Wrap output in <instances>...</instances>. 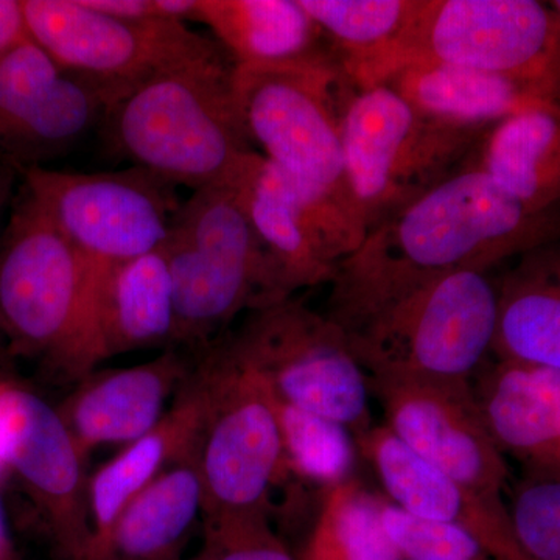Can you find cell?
Returning <instances> with one entry per match:
<instances>
[{
	"label": "cell",
	"mask_w": 560,
	"mask_h": 560,
	"mask_svg": "<svg viewBox=\"0 0 560 560\" xmlns=\"http://www.w3.org/2000/svg\"><path fill=\"white\" fill-rule=\"evenodd\" d=\"M560 241V209L528 212L480 168H466L366 232L338 265L326 315L349 331L442 276L490 268Z\"/></svg>",
	"instance_id": "6da1fadb"
},
{
	"label": "cell",
	"mask_w": 560,
	"mask_h": 560,
	"mask_svg": "<svg viewBox=\"0 0 560 560\" xmlns=\"http://www.w3.org/2000/svg\"><path fill=\"white\" fill-rule=\"evenodd\" d=\"M226 51L140 84L110 108L109 143L132 167L191 191L235 186L254 154L243 128Z\"/></svg>",
	"instance_id": "7a4b0ae2"
},
{
	"label": "cell",
	"mask_w": 560,
	"mask_h": 560,
	"mask_svg": "<svg viewBox=\"0 0 560 560\" xmlns=\"http://www.w3.org/2000/svg\"><path fill=\"white\" fill-rule=\"evenodd\" d=\"M164 250L178 348L202 352L238 316L285 301L237 186L191 191L176 213Z\"/></svg>",
	"instance_id": "3957f363"
},
{
	"label": "cell",
	"mask_w": 560,
	"mask_h": 560,
	"mask_svg": "<svg viewBox=\"0 0 560 560\" xmlns=\"http://www.w3.org/2000/svg\"><path fill=\"white\" fill-rule=\"evenodd\" d=\"M499 285L489 271L431 280L389 302L348 335L370 381L470 382L492 353Z\"/></svg>",
	"instance_id": "277c9868"
},
{
	"label": "cell",
	"mask_w": 560,
	"mask_h": 560,
	"mask_svg": "<svg viewBox=\"0 0 560 560\" xmlns=\"http://www.w3.org/2000/svg\"><path fill=\"white\" fill-rule=\"evenodd\" d=\"M0 329L73 381L97 368L79 254L24 186L0 235Z\"/></svg>",
	"instance_id": "5b68a950"
},
{
	"label": "cell",
	"mask_w": 560,
	"mask_h": 560,
	"mask_svg": "<svg viewBox=\"0 0 560 560\" xmlns=\"http://www.w3.org/2000/svg\"><path fill=\"white\" fill-rule=\"evenodd\" d=\"M232 91L253 149L259 147L265 160L302 186L357 212L346 183L341 127L359 88L334 51L276 65H235Z\"/></svg>",
	"instance_id": "8992f818"
},
{
	"label": "cell",
	"mask_w": 560,
	"mask_h": 560,
	"mask_svg": "<svg viewBox=\"0 0 560 560\" xmlns=\"http://www.w3.org/2000/svg\"><path fill=\"white\" fill-rule=\"evenodd\" d=\"M489 128L434 119L386 84L357 91L342 117V160L366 230L466 168Z\"/></svg>",
	"instance_id": "52a82bcc"
},
{
	"label": "cell",
	"mask_w": 560,
	"mask_h": 560,
	"mask_svg": "<svg viewBox=\"0 0 560 560\" xmlns=\"http://www.w3.org/2000/svg\"><path fill=\"white\" fill-rule=\"evenodd\" d=\"M20 173L25 189L79 254L95 349L103 279L117 265L165 245L183 205L178 187L139 167L105 173L31 167Z\"/></svg>",
	"instance_id": "ba28073f"
},
{
	"label": "cell",
	"mask_w": 560,
	"mask_h": 560,
	"mask_svg": "<svg viewBox=\"0 0 560 560\" xmlns=\"http://www.w3.org/2000/svg\"><path fill=\"white\" fill-rule=\"evenodd\" d=\"M206 410L194 455L205 514L267 512L287 475L278 397L261 375L217 340L198 353Z\"/></svg>",
	"instance_id": "9c48e42d"
},
{
	"label": "cell",
	"mask_w": 560,
	"mask_h": 560,
	"mask_svg": "<svg viewBox=\"0 0 560 560\" xmlns=\"http://www.w3.org/2000/svg\"><path fill=\"white\" fill-rule=\"evenodd\" d=\"M221 341L283 404L341 423L355 442L374 427L370 377L326 313L289 298L249 312Z\"/></svg>",
	"instance_id": "30bf717a"
},
{
	"label": "cell",
	"mask_w": 560,
	"mask_h": 560,
	"mask_svg": "<svg viewBox=\"0 0 560 560\" xmlns=\"http://www.w3.org/2000/svg\"><path fill=\"white\" fill-rule=\"evenodd\" d=\"M493 73L560 114V13L536 0H422L411 62Z\"/></svg>",
	"instance_id": "8fae6325"
},
{
	"label": "cell",
	"mask_w": 560,
	"mask_h": 560,
	"mask_svg": "<svg viewBox=\"0 0 560 560\" xmlns=\"http://www.w3.org/2000/svg\"><path fill=\"white\" fill-rule=\"evenodd\" d=\"M28 38L113 106L140 84L223 51L183 22L106 16L83 0H22Z\"/></svg>",
	"instance_id": "7c38bea8"
},
{
	"label": "cell",
	"mask_w": 560,
	"mask_h": 560,
	"mask_svg": "<svg viewBox=\"0 0 560 560\" xmlns=\"http://www.w3.org/2000/svg\"><path fill=\"white\" fill-rule=\"evenodd\" d=\"M235 186L283 300L330 283L366 237L355 210L302 186L260 153Z\"/></svg>",
	"instance_id": "4fadbf2b"
},
{
	"label": "cell",
	"mask_w": 560,
	"mask_h": 560,
	"mask_svg": "<svg viewBox=\"0 0 560 560\" xmlns=\"http://www.w3.org/2000/svg\"><path fill=\"white\" fill-rule=\"evenodd\" d=\"M0 440L9 474L46 522L55 558L94 560L84 459L57 408L0 377Z\"/></svg>",
	"instance_id": "5bb4252c"
},
{
	"label": "cell",
	"mask_w": 560,
	"mask_h": 560,
	"mask_svg": "<svg viewBox=\"0 0 560 560\" xmlns=\"http://www.w3.org/2000/svg\"><path fill=\"white\" fill-rule=\"evenodd\" d=\"M113 102L32 39L0 58V161L21 172L60 158L105 124Z\"/></svg>",
	"instance_id": "9a60e30c"
},
{
	"label": "cell",
	"mask_w": 560,
	"mask_h": 560,
	"mask_svg": "<svg viewBox=\"0 0 560 560\" xmlns=\"http://www.w3.org/2000/svg\"><path fill=\"white\" fill-rule=\"evenodd\" d=\"M386 423L410 451L475 492L500 497L510 469L490 436L470 382L370 381Z\"/></svg>",
	"instance_id": "2e32d148"
},
{
	"label": "cell",
	"mask_w": 560,
	"mask_h": 560,
	"mask_svg": "<svg viewBox=\"0 0 560 560\" xmlns=\"http://www.w3.org/2000/svg\"><path fill=\"white\" fill-rule=\"evenodd\" d=\"M197 360L198 353L172 348L145 363L81 378L57 410L83 459L102 445H128L153 430L189 382Z\"/></svg>",
	"instance_id": "e0dca14e"
},
{
	"label": "cell",
	"mask_w": 560,
	"mask_h": 560,
	"mask_svg": "<svg viewBox=\"0 0 560 560\" xmlns=\"http://www.w3.org/2000/svg\"><path fill=\"white\" fill-rule=\"evenodd\" d=\"M357 447L378 475L388 500L418 517L458 526L492 560H530L500 497L475 492L410 451L386 425H374Z\"/></svg>",
	"instance_id": "ac0fdd59"
},
{
	"label": "cell",
	"mask_w": 560,
	"mask_h": 560,
	"mask_svg": "<svg viewBox=\"0 0 560 560\" xmlns=\"http://www.w3.org/2000/svg\"><path fill=\"white\" fill-rule=\"evenodd\" d=\"M482 422L497 447L544 471L560 456V371L497 359L470 381Z\"/></svg>",
	"instance_id": "d6986e66"
},
{
	"label": "cell",
	"mask_w": 560,
	"mask_h": 560,
	"mask_svg": "<svg viewBox=\"0 0 560 560\" xmlns=\"http://www.w3.org/2000/svg\"><path fill=\"white\" fill-rule=\"evenodd\" d=\"M206 410V383L200 370L186 383L161 422L88 480V508L94 534V560L101 558L110 529L136 497L179 460L194 455Z\"/></svg>",
	"instance_id": "ffe728a7"
},
{
	"label": "cell",
	"mask_w": 560,
	"mask_h": 560,
	"mask_svg": "<svg viewBox=\"0 0 560 560\" xmlns=\"http://www.w3.org/2000/svg\"><path fill=\"white\" fill-rule=\"evenodd\" d=\"M173 280L164 246L117 265L95 305L98 361L136 350L178 348Z\"/></svg>",
	"instance_id": "44dd1931"
},
{
	"label": "cell",
	"mask_w": 560,
	"mask_h": 560,
	"mask_svg": "<svg viewBox=\"0 0 560 560\" xmlns=\"http://www.w3.org/2000/svg\"><path fill=\"white\" fill-rule=\"evenodd\" d=\"M422 0H301L359 90L382 86L411 62Z\"/></svg>",
	"instance_id": "7402d4cb"
},
{
	"label": "cell",
	"mask_w": 560,
	"mask_h": 560,
	"mask_svg": "<svg viewBox=\"0 0 560 560\" xmlns=\"http://www.w3.org/2000/svg\"><path fill=\"white\" fill-rule=\"evenodd\" d=\"M497 285L493 355L560 371V241L523 254Z\"/></svg>",
	"instance_id": "603a6c76"
},
{
	"label": "cell",
	"mask_w": 560,
	"mask_h": 560,
	"mask_svg": "<svg viewBox=\"0 0 560 560\" xmlns=\"http://www.w3.org/2000/svg\"><path fill=\"white\" fill-rule=\"evenodd\" d=\"M202 514L205 490L190 456L162 471L128 504L98 560H187L183 552Z\"/></svg>",
	"instance_id": "cb8c5ba5"
},
{
	"label": "cell",
	"mask_w": 560,
	"mask_h": 560,
	"mask_svg": "<svg viewBox=\"0 0 560 560\" xmlns=\"http://www.w3.org/2000/svg\"><path fill=\"white\" fill-rule=\"evenodd\" d=\"M533 213L560 209V114L534 109L490 127L469 162Z\"/></svg>",
	"instance_id": "d4e9b609"
},
{
	"label": "cell",
	"mask_w": 560,
	"mask_h": 560,
	"mask_svg": "<svg viewBox=\"0 0 560 560\" xmlns=\"http://www.w3.org/2000/svg\"><path fill=\"white\" fill-rule=\"evenodd\" d=\"M208 25L235 65H276L331 51L301 0H200Z\"/></svg>",
	"instance_id": "484cf974"
},
{
	"label": "cell",
	"mask_w": 560,
	"mask_h": 560,
	"mask_svg": "<svg viewBox=\"0 0 560 560\" xmlns=\"http://www.w3.org/2000/svg\"><path fill=\"white\" fill-rule=\"evenodd\" d=\"M386 86L427 116L459 127H493L526 110L547 109L503 77L433 60L410 62Z\"/></svg>",
	"instance_id": "4316f807"
},
{
	"label": "cell",
	"mask_w": 560,
	"mask_h": 560,
	"mask_svg": "<svg viewBox=\"0 0 560 560\" xmlns=\"http://www.w3.org/2000/svg\"><path fill=\"white\" fill-rule=\"evenodd\" d=\"M381 500L355 478L326 490L298 560H404L383 528Z\"/></svg>",
	"instance_id": "83f0119b"
},
{
	"label": "cell",
	"mask_w": 560,
	"mask_h": 560,
	"mask_svg": "<svg viewBox=\"0 0 560 560\" xmlns=\"http://www.w3.org/2000/svg\"><path fill=\"white\" fill-rule=\"evenodd\" d=\"M278 411L287 475L324 492L353 478L357 442L345 425L279 399Z\"/></svg>",
	"instance_id": "f1b7e54d"
},
{
	"label": "cell",
	"mask_w": 560,
	"mask_h": 560,
	"mask_svg": "<svg viewBox=\"0 0 560 560\" xmlns=\"http://www.w3.org/2000/svg\"><path fill=\"white\" fill-rule=\"evenodd\" d=\"M383 528L404 560H492L470 534L381 500Z\"/></svg>",
	"instance_id": "f546056e"
},
{
	"label": "cell",
	"mask_w": 560,
	"mask_h": 560,
	"mask_svg": "<svg viewBox=\"0 0 560 560\" xmlns=\"http://www.w3.org/2000/svg\"><path fill=\"white\" fill-rule=\"evenodd\" d=\"M508 511L530 560H560V475H537L521 482Z\"/></svg>",
	"instance_id": "4dcf8cb0"
},
{
	"label": "cell",
	"mask_w": 560,
	"mask_h": 560,
	"mask_svg": "<svg viewBox=\"0 0 560 560\" xmlns=\"http://www.w3.org/2000/svg\"><path fill=\"white\" fill-rule=\"evenodd\" d=\"M195 560H298L270 523L267 512L202 517V547Z\"/></svg>",
	"instance_id": "1f68e13d"
},
{
	"label": "cell",
	"mask_w": 560,
	"mask_h": 560,
	"mask_svg": "<svg viewBox=\"0 0 560 560\" xmlns=\"http://www.w3.org/2000/svg\"><path fill=\"white\" fill-rule=\"evenodd\" d=\"M27 39L22 0H0V58Z\"/></svg>",
	"instance_id": "d6a6232c"
},
{
	"label": "cell",
	"mask_w": 560,
	"mask_h": 560,
	"mask_svg": "<svg viewBox=\"0 0 560 560\" xmlns=\"http://www.w3.org/2000/svg\"><path fill=\"white\" fill-rule=\"evenodd\" d=\"M84 5L117 20H160L154 0H83Z\"/></svg>",
	"instance_id": "836d02e7"
},
{
	"label": "cell",
	"mask_w": 560,
	"mask_h": 560,
	"mask_svg": "<svg viewBox=\"0 0 560 560\" xmlns=\"http://www.w3.org/2000/svg\"><path fill=\"white\" fill-rule=\"evenodd\" d=\"M0 558L18 560L11 547L9 526H7L5 515H3L2 504H0Z\"/></svg>",
	"instance_id": "e575fe53"
},
{
	"label": "cell",
	"mask_w": 560,
	"mask_h": 560,
	"mask_svg": "<svg viewBox=\"0 0 560 560\" xmlns=\"http://www.w3.org/2000/svg\"><path fill=\"white\" fill-rule=\"evenodd\" d=\"M14 168L5 162L0 161V198H11V187H13Z\"/></svg>",
	"instance_id": "d590c367"
},
{
	"label": "cell",
	"mask_w": 560,
	"mask_h": 560,
	"mask_svg": "<svg viewBox=\"0 0 560 560\" xmlns=\"http://www.w3.org/2000/svg\"><path fill=\"white\" fill-rule=\"evenodd\" d=\"M7 474H9V467H7L5 455H3L2 440H0V478Z\"/></svg>",
	"instance_id": "8d00e7d4"
},
{
	"label": "cell",
	"mask_w": 560,
	"mask_h": 560,
	"mask_svg": "<svg viewBox=\"0 0 560 560\" xmlns=\"http://www.w3.org/2000/svg\"><path fill=\"white\" fill-rule=\"evenodd\" d=\"M11 198H0V223H2L3 213H5V209L9 208ZM2 224H0V235H2Z\"/></svg>",
	"instance_id": "74e56055"
},
{
	"label": "cell",
	"mask_w": 560,
	"mask_h": 560,
	"mask_svg": "<svg viewBox=\"0 0 560 560\" xmlns=\"http://www.w3.org/2000/svg\"><path fill=\"white\" fill-rule=\"evenodd\" d=\"M545 474L560 475V456H559L558 463L555 464V467H552V469L550 471H545Z\"/></svg>",
	"instance_id": "f35d334b"
},
{
	"label": "cell",
	"mask_w": 560,
	"mask_h": 560,
	"mask_svg": "<svg viewBox=\"0 0 560 560\" xmlns=\"http://www.w3.org/2000/svg\"><path fill=\"white\" fill-rule=\"evenodd\" d=\"M550 3H551L552 9H555L556 11H559V13H560V0H552V2H550Z\"/></svg>",
	"instance_id": "ab89813d"
},
{
	"label": "cell",
	"mask_w": 560,
	"mask_h": 560,
	"mask_svg": "<svg viewBox=\"0 0 560 560\" xmlns=\"http://www.w3.org/2000/svg\"><path fill=\"white\" fill-rule=\"evenodd\" d=\"M0 560H9V559H3V558H0Z\"/></svg>",
	"instance_id": "60d3db41"
},
{
	"label": "cell",
	"mask_w": 560,
	"mask_h": 560,
	"mask_svg": "<svg viewBox=\"0 0 560 560\" xmlns=\"http://www.w3.org/2000/svg\"><path fill=\"white\" fill-rule=\"evenodd\" d=\"M187 560H195V559H194V558H191V559H187Z\"/></svg>",
	"instance_id": "b9f144b4"
}]
</instances>
